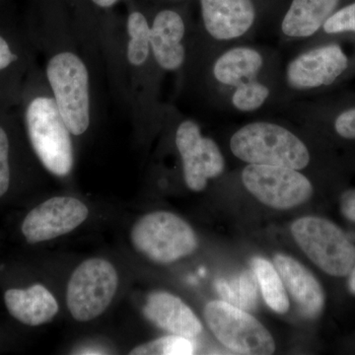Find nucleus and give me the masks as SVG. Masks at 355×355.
I'll return each mask as SVG.
<instances>
[{"instance_id":"nucleus-17","label":"nucleus","mask_w":355,"mask_h":355,"mask_svg":"<svg viewBox=\"0 0 355 355\" xmlns=\"http://www.w3.org/2000/svg\"><path fill=\"white\" fill-rule=\"evenodd\" d=\"M340 0H293L282 23V33L295 39L308 38L323 27Z\"/></svg>"},{"instance_id":"nucleus-5","label":"nucleus","mask_w":355,"mask_h":355,"mask_svg":"<svg viewBox=\"0 0 355 355\" xmlns=\"http://www.w3.org/2000/svg\"><path fill=\"white\" fill-rule=\"evenodd\" d=\"M46 76L55 102L70 133L83 135L90 125L88 70L83 60L69 51L51 58Z\"/></svg>"},{"instance_id":"nucleus-11","label":"nucleus","mask_w":355,"mask_h":355,"mask_svg":"<svg viewBox=\"0 0 355 355\" xmlns=\"http://www.w3.org/2000/svg\"><path fill=\"white\" fill-rule=\"evenodd\" d=\"M349 67V58L338 44H327L301 53L289 62L286 80L296 90H309L335 83Z\"/></svg>"},{"instance_id":"nucleus-14","label":"nucleus","mask_w":355,"mask_h":355,"mask_svg":"<svg viewBox=\"0 0 355 355\" xmlns=\"http://www.w3.org/2000/svg\"><path fill=\"white\" fill-rule=\"evenodd\" d=\"M144 315L158 328L172 335L193 338L202 331V324L181 298L166 291L149 294Z\"/></svg>"},{"instance_id":"nucleus-15","label":"nucleus","mask_w":355,"mask_h":355,"mask_svg":"<svg viewBox=\"0 0 355 355\" xmlns=\"http://www.w3.org/2000/svg\"><path fill=\"white\" fill-rule=\"evenodd\" d=\"M184 24L181 16L173 10L156 15L150 30V48L157 64L163 69L177 70L184 62L183 39Z\"/></svg>"},{"instance_id":"nucleus-21","label":"nucleus","mask_w":355,"mask_h":355,"mask_svg":"<svg viewBox=\"0 0 355 355\" xmlns=\"http://www.w3.org/2000/svg\"><path fill=\"white\" fill-rule=\"evenodd\" d=\"M150 30L144 14L133 12L128 16V60L132 65L139 67L146 62L150 50Z\"/></svg>"},{"instance_id":"nucleus-23","label":"nucleus","mask_w":355,"mask_h":355,"mask_svg":"<svg viewBox=\"0 0 355 355\" xmlns=\"http://www.w3.org/2000/svg\"><path fill=\"white\" fill-rule=\"evenodd\" d=\"M270 94V88L256 79L236 87L231 102L238 111L250 113L260 109Z\"/></svg>"},{"instance_id":"nucleus-25","label":"nucleus","mask_w":355,"mask_h":355,"mask_svg":"<svg viewBox=\"0 0 355 355\" xmlns=\"http://www.w3.org/2000/svg\"><path fill=\"white\" fill-rule=\"evenodd\" d=\"M9 141L6 132L0 128V198L6 195L10 184L9 169Z\"/></svg>"},{"instance_id":"nucleus-9","label":"nucleus","mask_w":355,"mask_h":355,"mask_svg":"<svg viewBox=\"0 0 355 355\" xmlns=\"http://www.w3.org/2000/svg\"><path fill=\"white\" fill-rule=\"evenodd\" d=\"M176 146L183 162L187 187L193 191H202L207 182L220 176L225 161L214 139L202 137L196 121H184L178 128Z\"/></svg>"},{"instance_id":"nucleus-24","label":"nucleus","mask_w":355,"mask_h":355,"mask_svg":"<svg viewBox=\"0 0 355 355\" xmlns=\"http://www.w3.org/2000/svg\"><path fill=\"white\" fill-rule=\"evenodd\" d=\"M323 28L328 34L355 32V2L331 14Z\"/></svg>"},{"instance_id":"nucleus-7","label":"nucleus","mask_w":355,"mask_h":355,"mask_svg":"<svg viewBox=\"0 0 355 355\" xmlns=\"http://www.w3.org/2000/svg\"><path fill=\"white\" fill-rule=\"evenodd\" d=\"M119 275L110 261L91 258L77 266L67 289V304L78 322H89L101 316L116 295Z\"/></svg>"},{"instance_id":"nucleus-28","label":"nucleus","mask_w":355,"mask_h":355,"mask_svg":"<svg viewBox=\"0 0 355 355\" xmlns=\"http://www.w3.org/2000/svg\"><path fill=\"white\" fill-rule=\"evenodd\" d=\"M16 60H17V57L11 51L8 43L0 36V70L6 69Z\"/></svg>"},{"instance_id":"nucleus-2","label":"nucleus","mask_w":355,"mask_h":355,"mask_svg":"<svg viewBox=\"0 0 355 355\" xmlns=\"http://www.w3.org/2000/svg\"><path fill=\"white\" fill-rule=\"evenodd\" d=\"M135 251L160 265H169L193 254L198 247L193 229L169 211H154L140 217L130 230Z\"/></svg>"},{"instance_id":"nucleus-27","label":"nucleus","mask_w":355,"mask_h":355,"mask_svg":"<svg viewBox=\"0 0 355 355\" xmlns=\"http://www.w3.org/2000/svg\"><path fill=\"white\" fill-rule=\"evenodd\" d=\"M340 210L347 220L355 223V189L343 193L340 200Z\"/></svg>"},{"instance_id":"nucleus-26","label":"nucleus","mask_w":355,"mask_h":355,"mask_svg":"<svg viewBox=\"0 0 355 355\" xmlns=\"http://www.w3.org/2000/svg\"><path fill=\"white\" fill-rule=\"evenodd\" d=\"M336 132L345 139H355V108L343 112L336 118Z\"/></svg>"},{"instance_id":"nucleus-6","label":"nucleus","mask_w":355,"mask_h":355,"mask_svg":"<svg viewBox=\"0 0 355 355\" xmlns=\"http://www.w3.org/2000/svg\"><path fill=\"white\" fill-rule=\"evenodd\" d=\"M205 319L217 340L235 354H275L270 331L245 310L223 300L210 301L205 307Z\"/></svg>"},{"instance_id":"nucleus-30","label":"nucleus","mask_w":355,"mask_h":355,"mask_svg":"<svg viewBox=\"0 0 355 355\" xmlns=\"http://www.w3.org/2000/svg\"><path fill=\"white\" fill-rule=\"evenodd\" d=\"M95 4H97L98 6L100 7H111L113 6L114 3H116L118 0H92Z\"/></svg>"},{"instance_id":"nucleus-3","label":"nucleus","mask_w":355,"mask_h":355,"mask_svg":"<svg viewBox=\"0 0 355 355\" xmlns=\"http://www.w3.org/2000/svg\"><path fill=\"white\" fill-rule=\"evenodd\" d=\"M291 233L300 249L327 275L347 277L355 263V245L335 222L320 216L301 217Z\"/></svg>"},{"instance_id":"nucleus-19","label":"nucleus","mask_w":355,"mask_h":355,"mask_svg":"<svg viewBox=\"0 0 355 355\" xmlns=\"http://www.w3.org/2000/svg\"><path fill=\"white\" fill-rule=\"evenodd\" d=\"M251 263L266 305L279 314L286 313L291 304L286 287L275 265L261 257H256Z\"/></svg>"},{"instance_id":"nucleus-8","label":"nucleus","mask_w":355,"mask_h":355,"mask_svg":"<svg viewBox=\"0 0 355 355\" xmlns=\"http://www.w3.org/2000/svg\"><path fill=\"white\" fill-rule=\"evenodd\" d=\"M242 182L257 200L275 209H289L307 202L314 189L299 170L280 166L248 164Z\"/></svg>"},{"instance_id":"nucleus-22","label":"nucleus","mask_w":355,"mask_h":355,"mask_svg":"<svg viewBox=\"0 0 355 355\" xmlns=\"http://www.w3.org/2000/svg\"><path fill=\"white\" fill-rule=\"evenodd\" d=\"M195 352L190 338L181 336H163L144 343L130 352L133 355H189Z\"/></svg>"},{"instance_id":"nucleus-12","label":"nucleus","mask_w":355,"mask_h":355,"mask_svg":"<svg viewBox=\"0 0 355 355\" xmlns=\"http://www.w3.org/2000/svg\"><path fill=\"white\" fill-rule=\"evenodd\" d=\"M273 265L301 314L311 320L321 316L326 306V293L315 275L302 263L287 254H275Z\"/></svg>"},{"instance_id":"nucleus-16","label":"nucleus","mask_w":355,"mask_h":355,"mask_svg":"<svg viewBox=\"0 0 355 355\" xmlns=\"http://www.w3.org/2000/svg\"><path fill=\"white\" fill-rule=\"evenodd\" d=\"M4 302L11 316L31 327L49 323L60 310L57 299L42 284L27 289H8L4 294Z\"/></svg>"},{"instance_id":"nucleus-29","label":"nucleus","mask_w":355,"mask_h":355,"mask_svg":"<svg viewBox=\"0 0 355 355\" xmlns=\"http://www.w3.org/2000/svg\"><path fill=\"white\" fill-rule=\"evenodd\" d=\"M347 284L349 293L355 296V263L354 266H352V270H350L349 275H347Z\"/></svg>"},{"instance_id":"nucleus-13","label":"nucleus","mask_w":355,"mask_h":355,"mask_svg":"<svg viewBox=\"0 0 355 355\" xmlns=\"http://www.w3.org/2000/svg\"><path fill=\"white\" fill-rule=\"evenodd\" d=\"M203 24L218 41L244 36L253 27L256 11L252 0H200Z\"/></svg>"},{"instance_id":"nucleus-4","label":"nucleus","mask_w":355,"mask_h":355,"mask_svg":"<svg viewBox=\"0 0 355 355\" xmlns=\"http://www.w3.org/2000/svg\"><path fill=\"white\" fill-rule=\"evenodd\" d=\"M26 121L33 149L44 167L55 176H67L73 166V149L69 128L55 100L46 97L33 100Z\"/></svg>"},{"instance_id":"nucleus-1","label":"nucleus","mask_w":355,"mask_h":355,"mask_svg":"<svg viewBox=\"0 0 355 355\" xmlns=\"http://www.w3.org/2000/svg\"><path fill=\"white\" fill-rule=\"evenodd\" d=\"M230 149L248 164L302 170L310 163L309 150L302 140L287 128L268 121L239 128L231 137Z\"/></svg>"},{"instance_id":"nucleus-18","label":"nucleus","mask_w":355,"mask_h":355,"mask_svg":"<svg viewBox=\"0 0 355 355\" xmlns=\"http://www.w3.org/2000/svg\"><path fill=\"white\" fill-rule=\"evenodd\" d=\"M263 65L260 51L249 46L231 49L217 58L214 76L217 83L228 87L256 80Z\"/></svg>"},{"instance_id":"nucleus-10","label":"nucleus","mask_w":355,"mask_h":355,"mask_svg":"<svg viewBox=\"0 0 355 355\" xmlns=\"http://www.w3.org/2000/svg\"><path fill=\"white\" fill-rule=\"evenodd\" d=\"M88 207L71 197H55L42 202L26 216L21 230L30 244L67 235L87 219Z\"/></svg>"},{"instance_id":"nucleus-20","label":"nucleus","mask_w":355,"mask_h":355,"mask_svg":"<svg viewBox=\"0 0 355 355\" xmlns=\"http://www.w3.org/2000/svg\"><path fill=\"white\" fill-rule=\"evenodd\" d=\"M216 287L222 300L240 309H254L258 303V279L254 272H244L230 282L218 279Z\"/></svg>"}]
</instances>
